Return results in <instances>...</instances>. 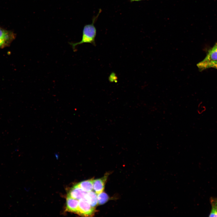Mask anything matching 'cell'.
<instances>
[{"label": "cell", "mask_w": 217, "mask_h": 217, "mask_svg": "<svg viewBox=\"0 0 217 217\" xmlns=\"http://www.w3.org/2000/svg\"><path fill=\"white\" fill-rule=\"evenodd\" d=\"M100 10L97 15L93 17L92 23L86 25L84 27L81 40L80 42L76 43H70L73 49H75L76 47L78 45L85 43H90L95 46H96L95 39L96 34V30L94 24L100 13Z\"/></svg>", "instance_id": "6da1fadb"}, {"label": "cell", "mask_w": 217, "mask_h": 217, "mask_svg": "<svg viewBox=\"0 0 217 217\" xmlns=\"http://www.w3.org/2000/svg\"><path fill=\"white\" fill-rule=\"evenodd\" d=\"M16 37V34L13 31L0 26V49L9 46Z\"/></svg>", "instance_id": "7a4b0ae2"}, {"label": "cell", "mask_w": 217, "mask_h": 217, "mask_svg": "<svg viewBox=\"0 0 217 217\" xmlns=\"http://www.w3.org/2000/svg\"><path fill=\"white\" fill-rule=\"evenodd\" d=\"M94 207L92 206L85 199L79 200L77 213L85 216H91L95 212Z\"/></svg>", "instance_id": "3957f363"}, {"label": "cell", "mask_w": 217, "mask_h": 217, "mask_svg": "<svg viewBox=\"0 0 217 217\" xmlns=\"http://www.w3.org/2000/svg\"><path fill=\"white\" fill-rule=\"evenodd\" d=\"M86 193L77 184L70 189L68 196L79 200L84 198Z\"/></svg>", "instance_id": "277c9868"}, {"label": "cell", "mask_w": 217, "mask_h": 217, "mask_svg": "<svg viewBox=\"0 0 217 217\" xmlns=\"http://www.w3.org/2000/svg\"><path fill=\"white\" fill-rule=\"evenodd\" d=\"M108 175H105L101 178L93 180V189L96 194L103 192Z\"/></svg>", "instance_id": "5b68a950"}, {"label": "cell", "mask_w": 217, "mask_h": 217, "mask_svg": "<svg viewBox=\"0 0 217 217\" xmlns=\"http://www.w3.org/2000/svg\"><path fill=\"white\" fill-rule=\"evenodd\" d=\"M78 204L79 200L67 196L66 203L67 211L77 213Z\"/></svg>", "instance_id": "8992f818"}, {"label": "cell", "mask_w": 217, "mask_h": 217, "mask_svg": "<svg viewBox=\"0 0 217 217\" xmlns=\"http://www.w3.org/2000/svg\"><path fill=\"white\" fill-rule=\"evenodd\" d=\"M93 179H89L81 181L77 184L83 191L88 192L93 189Z\"/></svg>", "instance_id": "52a82bcc"}, {"label": "cell", "mask_w": 217, "mask_h": 217, "mask_svg": "<svg viewBox=\"0 0 217 217\" xmlns=\"http://www.w3.org/2000/svg\"><path fill=\"white\" fill-rule=\"evenodd\" d=\"M97 195L96 193L92 191L87 192L84 198H85L93 207L96 206L98 204Z\"/></svg>", "instance_id": "ba28073f"}, {"label": "cell", "mask_w": 217, "mask_h": 217, "mask_svg": "<svg viewBox=\"0 0 217 217\" xmlns=\"http://www.w3.org/2000/svg\"><path fill=\"white\" fill-rule=\"evenodd\" d=\"M197 66L200 70H203L211 68L217 69V61L210 62H203L202 61L197 64Z\"/></svg>", "instance_id": "9c48e42d"}, {"label": "cell", "mask_w": 217, "mask_h": 217, "mask_svg": "<svg viewBox=\"0 0 217 217\" xmlns=\"http://www.w3.org/2000/svg\"><path fill=\"white\" fill-rule=\"evenodd\" d=\"M210 201L211 209L209 216L217 217V198L211 197Z\"/></svg>", "instance_id": "30bf717a"}, {"label": "cell", "mask_w": 217, "mask_h": 217, "mask_svg": "<svg viewBox=\"0 0 217 217\" xmlns=\"http://www.w3.org/2000/svg\"><path fill=\"white\" fill-rule=\"evenodd\" d=\"M217 61V51L210 50L205 58L202 61L210 62Z\"/></svg>", "instance_id": "8fae6325"}, {"label": "cell", "mask_w": 217, "mask_h": 217, "mask_svg": "<svg viewBox=\"0 0 217 217\" xmlns=\"http://www.w3.org/2000/svg\"><path fill=\"white\" fill-rule=\"evenodd\" d=\"M97 197L98 204L99 205L104 204L108 201L109 199L108 195L105 193L103 192L98 194Z\"/></svg>", "instance_id": "7c38bea8"}, {"label": "cell", "mask_w": 217, "mask_h": 217, "mask_svg": "<svg viewBox=\"0 0 217 217\" xmlns=\"http://www.w3.org/2000/svg\"><path fill=\"white\" fill-rule=\"evenodd\" d=\"M116 76L115 74L114 73H112L111 74L109 77V80H110V81H112L113 80L114 81L116 79Z\"/></svg>", "instance_id": "4fadbf2b"}, {"label": "cell", "mask_w": 217, "mask_h": 217, "mask_svg": "<svg viewBox=\"0 0 217 217\" xmlns=\"http://www.w3.org/2000/svg\"><path fill=\"white\" fill-rule=\"evenodd\" d=\"M211 50L213 51H217V43H216L214 46Z\"/></svg>", "instance_id": "5bb4252c"}, {"label": "cell", "mask_w": 217, "mask_h": 217, "mask_svg": "<svg viewBox=\"0 0 217 217\" xmlns=\"http://www.w3.org/2000/svg\"><path fill=\"white\" fill-rule=\"evenodd\" d=\"M141 0H130V1L131 2H134V1H140Z\"/></svg>", "instance_id": "9a60e30c"}]
</instances>
